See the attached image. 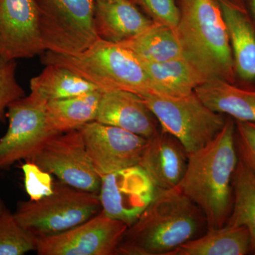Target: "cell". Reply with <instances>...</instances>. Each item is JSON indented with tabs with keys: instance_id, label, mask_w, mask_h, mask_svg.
<instances>
[{
	"instance_id": "cell-25",
	"label": "cell",
	"mask_w": 255,
	"mask_h": 255,
	"mask_svg": "<svg viewBox=\"0 0 255 255\" xmlns=\"http://www.w3.org/2000/svg\"><path fill=\"white\" fill-rule=\"evenodd\" d=\"M38 238L23 228L4 208L0 214V255H22L36 251Z\"/></svg>"
},
{
	"instance_id": "cell-22",
	"label": "cell",
	"mask_w": 255,
	"mask_h": 255,
	"mask_svg": "<svg viewBox=\"0 0 255 255\" xmlns=\"http://www.w3.org/2000/svg\"><path fill=\"white\" fill-rule=\"evenodd\" d=\"M142 61L159 63L183 58L175 30L153 23L136 36L119 42Z\"/></svg>"
},
{
	"instance_id": "cell-14",
	"label": "cell",
	"mask_w": 255,
	"mask_h": 255,
	"mask_svg": "<svg viewBox=\"0 0 255 255\" xmlns=\"http://www.w3.org/2000/svg\"><path fill=\"white\" fill-rule=\"evenodd\" d=\"M189 152L177 137L160 130L147 139L139 165L145 171L157 190L174 189L187 171Z\"/></svg>"
},
{
	"instance_id": "cell-20",
	"label": "cell",
	"mask_w": 255,
	"mask_h": 255,
	"mask_svg": "<svg viewBox=\"0 0 255 255\" xmlns=\"http://www.w3.org/2000/svg\"><path fill=\"white\" fill-rule=\"evenodd\" d=\"M102 92L97 90L63 100L47 102L46 123L55 134L79 130L95 122Z\"/></svg>"
},
{
	"instance_id": "cell-27",
	"label": "cell",
	"mask_w": 255,
	"mask_h": 255,
	"mask_svg": "<svg viewBox=\"0 0 255 255\" xmlns=\"http://www.w3.org/2000/svg\"><path fill=\"white\" fill-rule=\"evenodd\" d=\"M21 169L24 177L25 190L30 200H40L53 193L54 183L51 174L45 172L31 161H26Z\"/></svg>"
},
{
	"instance_id": "cell-31",
	"label": "cell",
	"mask_w": 255,
	"mask_h": 255,
	"mask_svg": "<svg viewBox=\"0 0 255 255\" xmlns=\"http://www.w3.org/2000/svg\"><path fill=\"white\" fill-rule=\"evenodd\" d=\"M5 208V206H4V204H2V202L1 201H0V214H1V211L4 210Z\"/></svg>"
},
{
	"instance_id": "cell-26",
	"label": "cell",
	"mask_w": 255,
	"mask_h": 255,
	"mask_svg": "<svg viewBox=\"0 0 255 255\" xmlns=\"http://www.w3.org/2000/svg\"><path fill=\"white\" fill-rule=\"evenodd\" d=\"M16 68L15 60L0 58V122L4 120L9 106L25 96L24 90L16 80Z\"/></svg>"
},
{
	"instance_id": "cell-4",
	"label": "cell",
	"mask_w": 255,
	"mask_h": 255,
	"mask_svg": "<svg viewBox=\"0 0 255 255\" xmlns=\"http://www.w3.org/2000/svg\"><path fill=\"white\" fill-rule=\"evenodd\" d=\"M41 63L68 69L102 92L124 90L141 97L155 95L140 60L119 43L100 38L78 54L45 51L41 55Z\"/></svg>"
},
{
	"instance_id": "cell-6",
	"label": "cell",
	"mask_w": 255,
	"mask_h": 255,
	"mask_svg": "<svg viewBox=\"0 0 255 255\" xmlns=\"http://www.w3.org/2000/svg\"><path fill=\"white\" fill-rule=\"evenodd\" d=\"M38 26L46 51L75 55L100 37L95 26L94 0H36Z\"/></svg>"
},
{
	"instance_id": "cell-2",
	"label": "cell",
	"mask_w": 255,
	"mask_h": 255,
	"mask_svg": "<svg viewBox=\"0 0 255 255\" xmlns=\"http://www.w3.org/2000/svg\"><path fill=\"white\" fill-rule=\"evenodd\" d=\"M236 124L227 119L212 141L189 154L186 173L178 188L199 206L208 230L226 226L233 206V179L238 163Z\"/></svg>"
},
{
	"instance_id": "cell-29",
	"label": "cell",
	"mask_w": 255,
	"mask_h": 255,
	"mask_svg": "<svg viewBox=\"0 0 255 255\" xmlns=\"http://www.w3.org/2000/svg\"><path fill=\"white\" fill-rule=\"evenodd\" d=\"M156 22L175 29L180 21L181 13L174 0H142Z\"/></svg>"
},
{
	"instance_id": "cell-1",
	"label": "cell",
	"mask_w": 255,
	"mask_h": 255,
	"mask_svg": "<svg viewBox=\"0 0 255 255\" xmlns=\"http://www.w3.org/2000/svg\"><path fill=\"white\" fill-rule=\"evenodd\" d=\"M207 230L204 213L178 187L159 191L128 228L116 255H170Z\"/></svg>"
},
{
	"instance_id": "cell-10",
	"label": "cell",
	"mask_w": 255,
	"mask_h": 255,
	"mask_svg": "<svg viewBox=\"0 0 255 255\" xmlns=\"http://www.w3.org/2000/svg\"><path fill=\"white\" fill-rule=\"evenodd\" d=\"M128 228L102 211L65 232L38 238L39 255H115Z\"/></svg>"
},
{
	"instance_id": "cell-24",
	"label": "cell",
	"mask_w": 255,
	"mask_h": 255,
	"mask_svg": "<svg viewBox=\"0 0 255 255\" xmlns=\"http://www.w3.org/2000/svg\"><path fill=\"white\" fill-rule=\"evenodd\" d=\"M233 206L226 225L245 226L251 236V253L255 255V175L238 160L233 179Z\"/></svg>"
},
{
	"instance_id": "cell-28",
	"label": "cell",
	"mask_w": 255,
	"mask_h": 255,
	"mask_svg": "<svg viewBox=\"0 0 255 255\" xmlns=\"http://www.w3.org/2000/svg\"><path fill=\"white\" fill-rule=\"evenodd\" d=\"M235 144L238 159L255 175V123L235 122Z\"/></svg>"
},
{
	"instance_id": "cell-3",
	"label": "cell",
	"mask_w": 255,
	"mask_h": 255,
	"mask_svg": "<svg viewBox=\"0 0 255 255\" xmlns=\"http://www.w3.org/2000/svg\"><path fill=\"white\" fill-rule=\"evenodd\" d=\"M183 58L208 81L232 83L234 60L227 26L215 0H184L180 21L175 28Z\"/></svg>"
},
{
	"instance_id": "cell-11",
	"label": "cell",
	"mask_w": 255,
	"mask_h": 255,
	"mask_svg": "<svg viewBox=\"0 0 255 255\" xmlns=\"http://www.w3.org/2000/svg\"><path fill=\"white\" fill-rule=\"evenodd\" d=\"M158 191L139 164L102 177L99 197L102 211L130 226L155 199Z\"/></svg>"
},
{
	"instance_id": "cell-32",
	"label": "cell",
	"mask_w": 255,
	"mask_h": 255,
	"mask_svg": "<svg viewBox=\"0 0 255 255\" xmlns=\"http://www.w3.org/2000/svg\"><path fill=\"white\" fill-rule=\"evenodd\" d=\"M95 2H98V1H118V0H94Z\"/></svg>"
},
{
	"instance_id": "cell-30",
	"label": "cell",
	"mask_w": 255,
	"mask_h": 255,
	"mask_svg": "<svg viewBox=\"0 0 255 255\" xmlns=\"http://www.w3.org/2000/svg\"><path fill=\"white\" fill-rule=\"evenodd\" d=\"M252 8H253V14H254L255 18V0H251Z\"/></svg>"
},
{
	"instance_id": "cell-21",
	"label": "cell",
	"mask_w": 255,
	"mask_h": 255,
	"mask_svg": "<svg viewBox=\"0 0 255 255\" xmlns=\"http://www.w3.org/2000/svg\"><path fill=\"white\" fill-rule=\"evenodd\" d=\"M251 253V236L245 226L209 229L184 243L170 255H246Z\"/></svg>"
},
{
	"instance_id": "cell-13",
	"label": "cell",
	"mask_w": 255,
	"mask_h": 255,
	"mask_svg": "<svg viewBox=\"0 0 255 255\" xmlns=\"http://www.w3.org/2000/svg\"><path fill=\"white\" fill-rule=\"evenodd\" d=\"M45 51L36 0H0V58H31Z\"/></svg>"
},
{
	"instance_id": "cell-7",
	"label": "cell",
	"mask_w": 255,
	"mask_h": 255,
	"mask_svg": "<svg viewBox=\"0 0 255 255\" xmlns=\"http://www.w3.org/2000/svg\"><path fill=\"white\" fill-rule=\"evenodd\" d=\"M142 97L161 129L177 137L189 154L212 141L227 120L224 114L204 105L194 92L182 97L156 95Z\"/></svg>"
},
{
	"instance_id": "cell-12",
	"label": "cell",
	"mask_w": 255,
	"mask_h": 255,
	"mask_svg": "<svg viewBox=\"0 0 255 255\" xmlns=\"http://www.w3.org/2000/svg\"><path fill=\"white\" fill-rule=\"evenodd\" d=\"M80 130L92 164L101 178L138 164L147 145L145 137L96 121Z\"/></svg>"
},
{
	"instance_id": "cell-16",
	"label": "cell",
	"mask_w": 255,
	"mask_h": 255,
	"mask_svg": "<svg viewBox=\"0 0 255 255\" xmlns=\"http://www.w3.org/2000/svg\"><path fill=\"white\" fill-rule=\"evenodd\" d=\"M150 21L130 0L95 2V26L101 39L119 43L150 26Z\"/></svg>"
},
{
	"instance_id": "cell-5",
	"label": "cell",
	"mask_w": 255,
	"mask_h": 255,
	"mask_svg": "<svg viewBox=\"0 0 255 255\" xmlns=\"http://www.w3.org/2000/svg\"><path fill=\"white\" fill-rule=\"evenodd\" d=\"M102 211L98 194L54 183L50 195L19 201L14 216L37 238L54 236L85 223Z\"/></svg>"
},
{
	"instance_id": "cell-17",
	"label": "cell",
	"mask_w": 255,
	"mask_h": 255,
	"mask_svg": "<svg viewBox=\"0 0 255 255\" xmlns=\"http://www.w3.org/2000/svg\"><path fill=\"white\" fill-rule=\"evenodd\" d=\"M194 93L214 112L238 122L255 123V90L241 88L217 79L201 84Z\"/></svg>"
},
{
	"instance_id": "cell-23",
	"label": "cell",
	"mask_w": 255,
	"mask_h": 255,
	"mask_svg": "<svg viewBox=\"0 0 255 255\" xmlns=\"http://www.w3.org/2000/svg\"><path fill=\"white\" fill-rule=\"evenodd\" d=\"M32 93L47 102L63 100L98 90L91 82L71 70L57 65H47L39 75L31 79Z\"/></svg>"
},
{
	"instance_id": "cell-15",
	"label": "cell",
	"mask_w": 255,
	"mask_h": 255,
	"mask_svg": "<svg viewBox=\"0 0 255 255\" xmlns=\"http://www.w3.org/2000/svg\"><path fill=\"white\" fill-rule=\"evenodd\" d=\"M96 122L150 138L159 124L141 96L124 90L102 92Z\"/></svg>"
},
{
	"instance_id": "cell-19",
	"label": "cell",
	"mask_w": 255,
	"mask_h": 255,
	"mask_svg": "<svg viewBox=\"0 0 255 255\" xmlns=\"http://www.w3.org/2000/svg\"><path fill=\"white\" fill-rule=\"evenodd\" d=\"M140 61L152 82L156 95L185 97L208 81L202 74L183 58L159 63Z\"/></svg>"
},
{
	"instance_id": "cell-9",
	"label": "cell",
	"mask_w": 255,
	"mask_h": 255,
	"mask_svg": "<svg viewBox=\"0 0 255 255\" xmlns=\"http://www.w3.org/2000/svg\"><path fill=\"white\" fill-rule=\"evenodd\" d=\"M47 101L34 93L14 101L8 107L9 127L0 138V169L20 160H29L49 137L55 135L46 123Z\"/></svg>"
},
{
	"instance_id": "cell-18",
	"label": "cell",
	"mask_w": 255,
	"mask_h": 255,
	"mask_svg": "<svg viewBox=\"0 0 255 255\" xmlns=\"http://www.w3.org/2000/svg\"><path fill=\"white\" fill-rule=\"evenodd\" d=\"M220 7L229 36L235 70L242 80L255 82V31L248 16L227 1Z\"/></svg>"
},
{
	"instance_id": "cell-8",
	"label": "cell",
	"mask_w": 255,
	"mask_h": 255,
	"mask_svg": "<svg viewBox=\"0 0 255 255\" xmlns=\"http://www.w3.org/2000/svg\"><path fill=\"white\" fill-rule=\"evenodd\" d=\"M28 161L56 176L66 185L100 193L102 178L92 164L80 129L49 137Z\"/></svg>"
}]
</instances>
